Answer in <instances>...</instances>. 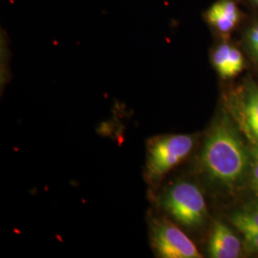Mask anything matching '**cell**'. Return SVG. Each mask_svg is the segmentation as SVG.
Returning <instances> with one entry per match:
<instances>
[{
    "label": "cell",
    "mask_w": 258,
    "mask_h": 258,
    "mask_svg": "<svg viewBox=\"0 0 258 258\" xmlns=\"http://www.w3.org/2000/svg\"><path fill=\"white\" fill-rule=\"evenodd\" d=\"M202 165L217 184L234 188L248 176L249 148L240 137L238 127L228 117L217 120L206 139Z\"/></svg>",
    "instance_id": "cell-1"
},
{
    "label": "cell",
    "mask_w": 258,
    "mask_h": 258,
    "mask_svg": "<svg viewBox=\"0 0 258 258\" xmlns=\"http://www.w3.org/2000/svg\"><path fill=\"white\" fill-rule=\"evenodd\" d=\"M166 211L184 226L196 227L207 217V205L197 185L189 182L174 184L164 199Z\"/></svg>",
    "instance_id": "cell-2"
},
{
    "label": "cell",
    "mask_w": 258,
    "mask_h": 258,
    "mask_svg": "<svg viewBox=\"0 0 258 258\" xmlns=\"http://www.w3.org/2000/svg\"><path fill=\"white\" fill-rule=\"evenodd\" d=\"M194 139L189 135H169L157 140L149 148L148 170L151 178L166 174L180 164L192 150Z\"/></svg>",
    "instance_id": "cell-3"
},
{
    "label": "cell",
    "mask_w": 258,
    "mask_h": 258,
    "mask_svg": "<svg viewBox=\"0 0 258 258\" xmlns=\"http://www.w3.org/2000/svg\"><path fill=\"white\" fill-rule=\"evenodd\" d=\"M230 103L238 129L250 145L258 146V85L249 81Z\"/></svg>",
    "instance_id": "cell-4"
},
{
    "label": "cell",
    "mask_w": 258,
    "mask_h": 258,
    "mask_svg": "<svg viewBox=\"0 0 258 258\" xmlns=\"http://www.w3.org/2000/svg\"><path fill=\"white\" fill-rule=\"evenodd\" d=\"M153 242L158 253L166 258H201L194 242L178 227L161 222L154 230Z\"/></svg>",
    "instance_id": "cell-5"
},
{
    "label": "cell",
    "mask_w": 258,
    "mask_h": 258,
    "mask_svg": "<svg viewBox=\"0 0 258 258\" xmlns=\"http://www.w3.org/2000/svg\"><path fill=\"white\" fill-rule=\"evenodd\" d=\"M209 250L212 257L237 258L241 256L242 244L228 226L217 221L213 226Z\"/></svg>",
    "instance_id": "cell-6"
},
{
    "label": "cell",
    "mask_w": 258,
    "mask_h": 258,
    "mask_svg": "<svg viewBox=\"0 0 258 258\" xmlns=\"http://www.w3.org/2000/svg\"><path fill=\"white\" fill-rule=\"evenodd\" d=\"M231 219L232 224L242 233L246 231H258V201L234 212Z\"/></svg>",
    "instance_id": "cell-7"
},
{
    "label": "cell",
    "mask_w": 258,
    "mask_h": 258,
    "mask_svg": "<svg viewBox=\"0 0 258 258\" xmlns=\"http://www.w3.org/2000/svg\"><path fill=\"white\" fill-rule=\"evenodd\" d=\"M208 18L210 19L211 23L223 33L231 32L237 24L235 20L231 19L227 14L223 12V10L217 5V3L214 4L209 11Z\"/></svg>",
    "instance_id": "cell-8"
},
{
    "label": "cell",
    "mask_w": 258,
    "mask_h": 258,
    "mask_svg": "<svg viewBox=\"0 0 258 258\" xmlns=\"http://www.w3.org/2000/svg\"><path fill=\"white\" fill-rule=\"evenodd\" d=\"M249 154L248 175L249 177V186L253 194L258 198V146L249 144Z\"/></svg>",
    "instance_id": "cell-9"
},
{
    "label": "cell",
    "mask_w": 258,
    "mask_h": 258,
    "mask_svg": "<svg viewBox=\"0 0 258 258\" xmlns=\"http://www.w3.org/2000/svg\"><path fill=\"white\" fill-rule=\"evenodd\" d=\"M231 45L224 43L216 49L213 54V64L215 66L218 73L221 75L223 78H227V70H228V62L231 52Z\"/></svg>",
    "instance_id": "cell-10"
},
{
    "label": "cell",
    "mask_w": 258,
    "mask_h": 258,
    "mask_svg": "<svg viewBox=\"0 0 258 258\" xmlns=\"http://www.w3.org/2000/svg\"><path fill=\"white\" fill-rule=\"evenodd\" d=\"M244 68V58L238 49L231 47L230 52V57L228 62V70H227V78H232L240 72Z\"/></svg>",
    "instance_id": "cell-11"
},
{
    "label": "cell",
    "mask_w": 258,
    "mask_h": 258,
    "mask_svg": "<svg viewBox=\"0 0 258 258\" xmlns=\"http://www.w3.org/2000/svg\"><path fill=\"white\" fill-rule=\"evenodd\" d=\"M245 247L249 252H258V231L243 232Z\"/></svg>",
    "instance_id": "cell-12"
},
{
    "label": "cell",
    "mask_w": 258,
    "mask_h": 258,
    "mask_svg": "<svg viewBox=\"0 0 258 258\" xmlns=\"http://www.w3.org/2000/svg\"><path fill=\"white\" fill-rule=\"evenodd\" d=\"M249 40L254 54L258 51V24L249 31Z\"/></svg>",
    "instance_id": "cell-13"
},
{
    "label": "cell",
    "mask_w": 258,
    "mask_h": 258,
    "mask_svg": "<svg viewBox=\"0 0 258 258\" xmlns=\"http://www.w3.org/2000/svg\"><path fill=\"white\" fill-rule=\"evenodd\" d=\"M254 55H255V56H256V57L258 58V51L257 52H255V53H254Z\"/></svg>",
    "instance_id": "cell-14"
},
{
    "label": "cell",
    "mask_w": 258,
    "mask_h": 258,
    "mask_svg": "<svg viewBox=\"0 0 258 258\" xmlns=\"http://www.w3.org/2000/svg\"><path fill=\"white\" fill-rule=\"evenodd\" d=\"M255 1H256V2H257V3H258V0H255Z\"/></svg>",
    "instance_id": "cell-15"
}]
</instances>
